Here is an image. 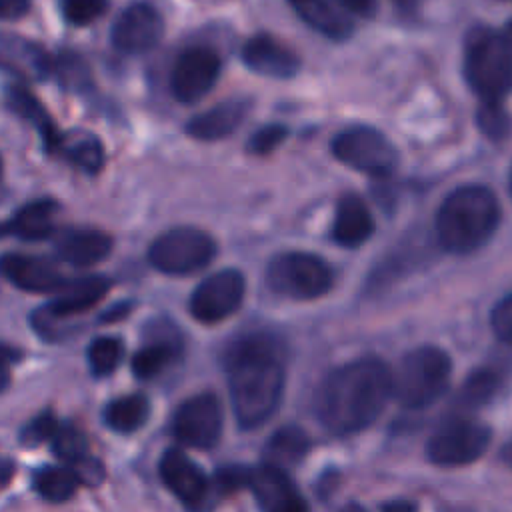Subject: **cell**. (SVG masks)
<instances>
[{"label":"cell","instance_id":"1","mask_svg":"<svg viewBox=\"0 0 512 512\" xmlns=\"http://www.w3.org/2000/svg\"><path fill=\"white\" fill-rule=\"evenodd\" d=\"M392 396L390 368L372 356L346 362L332 370L316 392V416L334 434L368 428Z\"/></svg>","mask_w":512,"mask_h":512},{"label":"cell","instance_id":"2","mask_svg":"<svg viewBox=\"0 0 512 512\" xmlns=\"http://www.w3.org/2000/svg\"><path fill=\"white\" fill-rule=\"evenodd\" d=\"M230 398L242 428L264 424L280 404L284 366L278 346L268 336H244L224 356Z\"/></svg>","mask_w":512,"mask_h":512},{"label":"cell","instance_id":"3","mask_svg":"<svg viewBox=\"0 0 512 512\" xmlns=\"http://www.w3.org/2000/svg\"><path fill=\"white\" fill-rule=\"evenodd\" d=\"M500 224L494 192L480 184L452 190L438 206L434 228L438 242L454 254H468L490 240Z\"/></svg>","mask_w":512,"mask_h":512},{"label":"cell","instance_id":"4","mask_svg":"<svg viewBox=\"0 0 512 512\" xmlns=\"http://www.w3.org/2000/svg\"><path fill=\"white\" fill-rule=\"evenodd\" d=\"M464 78L480 100H502L512 88V44L490 26H472L464 38Z\"/></svg>","mask_w":512,"mask_h":512},{"label":"cell","instance_id":"5","mask_svg":"<svg viewBox=\"0 0 512 512\" xmlns=\"http://www.w3.org/2000/svg\"><path fill=\"white\" fill-rule=\"evenodd\" d=\"M452 372L448 354L436 346L410 350L392 372V396L410 410L430 406L446 390Z\"/></svg>","mask_w":512,"mask_h":512},{"label":"cell","instance_id":"6","mask_svg":"<svg viewBox=\"0 0 512 512\" xmlns=\"http://www.w3.org/2000/svg\"><path fill=\"white\" fill-rule=\"evenodd\" d=\"M266 282L280 296L312 300L332 288V270L316 254L284 252L268 262Z\"/></svg>","mask_w":512,"mask_h":512},{"label":"cell","instance_id":"7","mask_svg":"<svg viewBox=\"0 0 512 512\" xmlns=\"http://www.w3.org/2000/svg\"><path fill=\"white\" fill-rule=\"evenodd\" d=\"M216 254L210 234L192 226H178L160 234L150 250V264L170 276H188L206 268Z\"/></svg>","mask_w":512,"mask_h":512},{"label":"cell","instance_id":"8","mask_svg":"<svg viewBox=\"0 0 512 512\" xmlns=\"http://www.w3.org/2000/svg\"><path fill=\"white\" fill-rule=\"evenodd\" d=\"M334 156L370 176H388L398 166L396 146L374 128H350L338 134L332 142Z\"/></svg>","mask_w":512,"mask_h":512},{"label":"cell","instance_id":"9","mask_svg":"<svg viewBox=\"0 0 512 512\" xmlns=\"http://www.w3.org/2000/svg\"><path fill=\"white\" fill-rule=\"evenodd\" d=\"M492 440L486 424L476 420H452L428 440V458L436 466L454 468L478 460Z\"/></svg>","mask_w":512,"mask_h":512},{"label":"cell","instance_id":"10","mask_svg":"<svg viewBox=\"0 0 512 512\" xmlns=\"http://www.w3.org/2000/svg\"><path fill=\"white\" fill-rule=\"evenodd\" d=\"M222 404L216 394L202 392L184 400L172 418V434L184 446L210 450L222 434Z\"/></svg>","mask_w":512,"mask_h":512},{"label":"cell","instance_id":"11","mask_svg":"<svg viewBox=\"0 0 512 512\" xmlns=\"http://www.w3.org/2000/svg\"><path fill=\"white\" fill-rule=\"evenodd\" d=\"M222 70L218 52L210 46H190L182 50L170 72L172 96L182 104L198 102L206 96Z\"/></svg>","mask_w":512,"mask_h":512},{"label":"cell","instance_id":"12","mask_svg":"<svg viewBox=\"0 0 512 512\" xmlns=\"http://www.w3.org/2000/svg\"><path fill=\"white\" fill-rule=\"evenodd\" d=\"M244 292L242 272L220 270L196 286L190 296V314L202 324H216L240 308Z\"/></svg>","mask_w":512,"mask_h":512},{"label":"cell","instance_id":"13","mask_svg":"<svg viewBox=\"0 0 512 512\" xmlns=\"http://www.w3.org/2000/svg\"><path fill=\"white\" fill-rule=\"evenodd\" d=\"M164 34V20L160 12L148 2H134L126 6L114 20L110 40L122 54L150 52Z\"/></svg>","mask_w":512,"mask_h":512},{"label":"cell","instance_id":"14","mask_svg":"<svg viewBox=\"0 0 512 512\" xmlns=\"http://www.w3.org/2000/svg\"><path fill=\"white\" fill-rule=\"evenodd\" d=\"M108 288H110V280H106L102 276H86V278H78V280H68L56 292V298L48 306H44L42 310H38L34 314L32 322H34L36 330L50 336L54 322H58L60 318L76 316V314L90 310L96 302H100L106 296Z\"/></svg>","mask_w":512,"mask_h":512},{"label":"cell","instance_id":"15","mask_svg":"<svg viewBox=\"0 0 512 512\" xmlns=\"http://www.w3.org/2000/svg\"><path fill=\"white\" fill-rule=\"evenodd\" d=\"M54 56L38 42L12 34L0 32V70L22 80L42 82L52 76Z\"/></svg>","mask_w":512,"mask_h":512},{"label":"cell","instance_id":"16","mask_svg":"<svg viewBox=\"0 0 512 512\" xmlns=\"http://www.w3.org/2000/svg\"><path fill=\"white\" fill-rule=\"evenodd\" d=\"M0 274L20 290L34 294H56L68 282L54 262L28 254L0 256Z\"/></svg>","mask_w":512,"mask_h":512},{"label":"cell","instance_id":"17","mask_svg":"<svg viewBox=\"0 0 512 512\" xmlns=\"http://www.w3.org/2000/svg\"><path fill=\"white\" fill-rule=\"evenodd\" d=\"M242 62L256 74L292 78L300 70L298 54L270 34H256L242 46Z\"/></svg>","mask_w":512,"mask_h":512},{"label":"cell","instance_id":"18","mask_svg":"<svg viewBox=\"0 0 512 512\" xmlns=\"http://www.w3.org/2000/svg\"><path fill=\"white\" fill-rule=\"evenodd\" d=\"M248 486L256 502L270 512H300L306 510V502L300 492L288 480L284 468L262 464L256 470H250Z\"/></svg>","mask_w":512,"mask_h":512},{"label":"cell","instance_id":"19","mask_svg":"<svg viewBox=\"0 0 512 512\" xmlns=\"http://www.w3.org/2000/svg\"><path fill=\"white\" fill-rule=\"evenodd\" d=\"M158 470L164 486L186 506H198L204 500L208 478L182 450H166L160 458Z\"/></svg>","mask_w":512,"mask_h":512},{"label":"cell","instance_id":"20","mask_svg":"<svg viewBox=\"0 0 512 512\" xmlns=\"http://www.w3.org/2000/svg\"><path fill=\"white\" fill-rule=\"evenodd\" d=\"M292 12L314 32L324 38L342 42L352 36L354 22L346 10H340L330 0H286Z\"/></svg>","mask_w":512,"mask_h":512},{"label":"cell","instance_id":"21","mask_svg":"<svg viewBox=\"0 0 512 512\" xmlns=\"http://www.w3.org/2000/svg\"><path fill=\"white\" fill-rule=\"evenodd\" d=\"M112 250V238L106 232L90 228H72L58 236L56 254L78 268L102 262Z\"/></svg>","mask_w":512,"mask_h":512},{"label":"cell","instance_id":"22","mask_svg":"<svg viewBox=\"0 0 512 512\" xmlns=\"http://www.w3.org/2000/svg\"><path fill=\"white\" fill-rule=\"evenodd\" d=\"M374 232V220L362 198L346 194L340 198L332 224V238L344 248L364 244Z\"/></svg>","mask_w":512,"mask_h":512},{"label":"cell","instance_id":"23","mask_svg":"<svg viewBox=\"0 0 512 512\" xmlns=\"http://www.w3.org/2000/svg\"><path fill=\"white\" fill-rule=\"evenodd\" d=\"M58 204L40 198L22 206L12 218L0 222V236H16L22 240H46L54 234V214Z\"/></svg>","mask_w":512,"mask_h":512},{"label":"cell","instance_id":"24","mask_svg":"<svg viewBox=\"0 0 512 512\" xmlns=\"http://www.w3.org/2000/svg\"><path fill=\"white\" fill-rule=\"evenodd\" d=\"M248 114L246 100H226L214 108L194 116L186 124V132L196 140H220L232 134Z\"/></svg>","mask_w":512,"mask_h":512},{"label":"cell","instance_id":"25","mask_svg":"<svg viewBox=\"0 0 512 512\" xmlns=\"http://www.w3.org/2000/svg\"><path fill=\"white\" fill-rule=\"evenodd\" d=\"M6 102L16 114H20L24 120H28L40 132L48 152L54 154L56 146H58V140H60V132L56 130V124L52 122L50 114L40 104V100L30 90H26L24 86L14 84L6 90Z\"/></svg>","mask_w":512,"mask_h":512},{"label":"cell","instance_id":"26","mask_svg":"<svg viewBox=\"0 0 512 512\" xmlns=\"http://www.w3.org/2000/svg\"><path fill=\"white\" fill-rule=\"evenodd\" d=\"M54 154L66 156L72 164H76L80 170L88 174H96L104 162V150L100 140L92 132L80 128L60 134Z\"/></svg>","mask_w":512,"mask_h":512},{"label":"cell","instance_id":"27","mask_svg":"<svg viewBox=\"0 0 512 512\" xmlns=\"http://www.w3.org/2000/svg\"><path fill=\"white\" fill-rule=\"evenodd\" d=\"M180 352V342L176 336L154 338L132 356V372L138 378H152L160 374Z\"/></svg>","mask_w":512,"mask_h":512},{"label":"cell","instance_id":"28","mask_svg":"<svg viewBox=\"0 0 512 512\" xmlns=\"http://www.w3.org/2000/svg\"><path fill=\"white\" fill-rule=\"evenodd\" d=\"M308 446L310 442L304 430L296 426H284L276 430V434L268 440L264 448V462L278 468H286L290 464L300 462Z\"/></svg>","mask_w":512,"mask_h":512},{"label":"cell","instance_id":"29","mask_svg":"<svg viewBox=\"0 0 512 512\" xmlns=\"http://www.w3.org/2000/svg\"><path fill=\"white\" fill-rule=\"evenodd\" d=\"M148 414H150L148 398L142 394H128L112 400L106 406L104 420L112 430L128 434L138 430L148 420Z\"/></svg>","mask_w":512,"mask_h":512},{"label":"cell","instance_id":"30","mask_svg":"<svg viewBox=\"0 0 512 512\" xmlns=\"http://www.w3.org/2000/svg\"><path fill=\"white\" fill-rule=\"evenodd\" d=\"M78 484L80 480L72 466H44L34 474V488L48 502L68 500Z\"/></svg>","mask_w":512,"mask_h":512},{"label":"cell","instance_id":"31","mask_svg":"<svg viewBox=\"0 0 512 512\" xmlns=\"http://www.w3.org/2000/svg\"><path fill=\"white\" fill-rule=\"evenodd\" d=\"M52 76L68 90H86L92 82L90 78V70L86 66V62L74 54V52H60L58 56H54V64H52Z\"/></svg>","mask_w":512,"mask_h":512},{"label":"cell","instance_id":"32","mask_svg":"<svg viewBox=\"0 0 512 512\" xmlns=\"http://www.w3.org/2000/svg\"><path fill=\"white\" fill-rule=\"evenodd\" d=\"M52 450L54 454L68 462V464H74L78 460H82L84 456H88V442H86V436L84 432L74 426L72 422H66V424H58V428L54 430L52 438Z\"/></svg>","mask_w":512,"mask_h":512},{"label":"cell","instance_id":"33","mask_svg":"<svg viewBox=\"0 0 512 512\" xmlns=\"http://www.w3.org/2000/svg\"><path fill=\"white\" fill-rule=\"evenodd\" d=\"M124 354V346L114 336L96 338L88 348V362L96 376H108L116 370Z\"/></svg>","mask_w":512,"mask_h":512},{"label":"cell","instance_id":"34","mask_svg":"<svg viewBox=\"0 0 512 512\" xmlns=\"http://www.w3.org/2000/svg\"><path fill=\"white\" fill-rule=\"evenodd\" d=\"M476 122L480 132L492 140H502L510 132V116L502 100H480Z\"/></svg>","mask_w":512,"mask_h":512},{"label":"cell","instance_id":"35","mask_svg":"<svg viewBox=\"0 0 512 512\" xmlns=\"http://www.w3.org/2000/svg\"><path fill=\"white\" fill-rule=\"evenodd\" d=\"M62 16L72 26H86L108 10V0H60Z\"/></svg>","mask_w":512,"mask_h":512},{"label":"cell","instance_id":"36","mask_svg":"<svg viewBox=\"0 0 512 512\" xmlns=\"http://www.w3.org/2000/svg\"><path fill=\"white\" fill-rule=\"evenodd\" d=\"M500 386V378L490 372V370H480L476 374H472L464 388H462V400L468 404V406H478V404H484L488 402L494 392L498 390Z\"/></svg>","mask_w":512,"mask_h":512},{"label":"cell","instance_id":"37","mask_svg":"<svg viewBox=\"0 0 512 512\" xmlns=\"http://www.w3.org/2000/svg\"><path fill=\"white\" fill-rule=\"evenodd\" d=\"M58 428V422L54 418V414L50 410L38 414L24 430H22V444L24 446H38V444H44L52 438L54 430Z\"/></svg>","mask_w":512,"mask_h":512},{"label":"cell","instance_id":"38","mask_svg":"<svg viewBox=\"0 0 512 512\" xmlns=\"http://www.w3.org/2000/svg\"><path fill=\"white\" fill-rule=\"evenodd\" d=\"M490 326L494 334L512 344V294L504 296L490 312Z\"/></svg>","mask_w":512,"mask_h":512},{"label":"cell","instance_id":"39","mask_svg":"<svg viewBox=\"0 0 512 512\" xmlns=\"http://www.w3.org/2000/svg\"><path fill=\"white\" fill-rule=\"evenodd\" d=\"M286 138V128L284 126H266L260 128L258 132L252 134V138L248 140V150L252 154H268L272 152L282 140Z\"/></svg>","mask_w":512,"mask_h":512},{"label":"cell","instance_id":"40","mask_svg":"<svg viewBox=\"0 0 512 512\" xmlns=\"http://www.w3.org/2000/svg\"><path fill=\"white\" fill-rule=\"evenodd\" d=\"M248 478H250V470H242V468H226L220 470L216 476V482L220 488L224 490H236L240 486H248Z\"/></svg>","mask_w":512,"mask_h":512},{"label":"cell","instance_id":"41","mask_svg":"<svg viewBox=\"0 0 512 512\" xmlns=\"http://www.w3.org/2000/svg\"><path fill=\"white\" fill-rule=\"evenodd\" d=\"M32 0H0V20H18L30 12Z\"/></svg>","mask_w":512,"mask_h":512},{"label":"cell","instance_id":"42","mask_svg":"<svg viewBox=\"0 0 512 512\" xmlns=\"http://www.w3.org/2000/svg\"><path fill=\"white\" fill-rule=\"evenodd\" d=\"M340 8L360 18H372L376 14V0H338Z\"/></svg>","mask_w":512,"mask_h":512},{"label":"cell","instance_id":"43","mask_svg":"<svg viewBox=\"0 0 512 512\" xmlns=\"http://www.w3.org/2000/svg\"><path fill=\"white\" fill-rule=\"evenodd\" d=\"M10 382V368H8V356L0 350V392L8 386Z\"/></svg>","mask_w":512,"mask_h":512},{"label":"cell","instance_id":"44","mask_svg":"<svg viewBox=\"0 0 512 512\" xmlns=\"http://www.w3.org/2000/svg\"><path fill=\"white\" fill-rule=\"evenodd\" d=\"M12 472H14L12 462H8V460H0V488L10 480Z\"/></svg>","mask_w":512,"mask_h":512},{"label":"cell","instance_id":"45","mask_svg":"<svg viewBox=\"0 0 512 512\" xmlns=\"http://www.w3.org/2000/svg\"><path fill=\"white\" fill-rule=\"evenodd\" d=\"M128 310H130V308H128V306H124V304H120V306H118V308H116V310H110V312H106V314H104V316H102V320H104V322H116V320H118V318H120V316H122V314H126V312H128Z\"/></svg>","mask_w":512,"mask_h":512},{"label":"cell","instance_id":"46","mask_svg":"<svg viewBox=\"0 0 512 512\" xmlns=\"http://www.w3.org/2000/svg\"><path fill=\"white\" fill-rule=\"evenodd\" d=\"M392 2L402 12H414L418 8V4H420V0H392Z\"/></svg>","mask_w":512,"mask_h":512},{"label":"cell","instance_id":"47","mask_svg":"<svg viewBox=\"0 0 512 512\" xmlns=\"http://www.w3.org/2000/svg\"><path fill=\"white\" fill-rule=\"evenodd\" d=\"M504 458H506V462L512 466V444L504 450Z\"/></svg>","mask_w":512,"mask_h":512},{"label":"cell","instance_id":"48","mask_svg":"<svg viewBox=\"0 0 512 512\" xmlns=\"http://www.w3.org/2000/svg\"><path fill=\"white\" fill-rule=\"evenodd\" d=\"M504 34L508 36V40H510V44H512V22H510V26H508V30H506Z\"/></svg>","mask_w":512,"mask_h":512},{"label":"cell","instance_id":"49","mask_svg":"<svg viewBox=\"0 0 512 512\" xmlns=\"http://www.w3.org/2000/svg\"><path fill=\"white\" fill-rule=\"evenodd\" d=\"M508 184H510V192H512V168H510V176H508Z\"/></svg>","mask_w":512,"mask_h":512},{"label":"cell","instance_id":"50","mask_svg":"<svg viewBox=\"0 0 512 512\" xmlns=\"http://www.w3.org/2000/svg\"><path fill=\"white\" fill-rule=\"evenodd\" d=\"M0 178H2V158H0Z\"/></svg>","mask_w":512,"mask_h":512}]
</instances>
